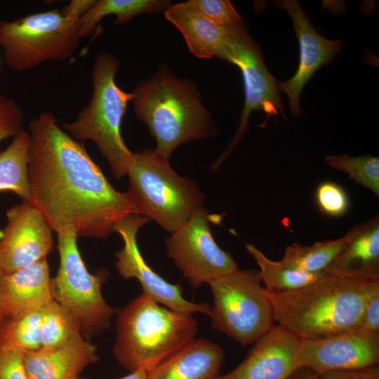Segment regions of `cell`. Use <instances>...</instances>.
<instances>
[{
  "label": "cell",
  "mask_w": 379,
  "mask_h": 379,
  "mask_svg": "<svg viewBox=\"0 0 379 379\" xmlns=\"http://www.w3.org/2000/svg\"><path fill=\"white\" fill-rule=\"evenodd\" d=\"M29 202L57 234L105 239L124 218L138 215L129 194L116 190L82 142L51 112L29 121Z\"/></svg>",
  "instance_id": "6da1fadb"
},
{
  "label": "cell",
  "mask_w": 379,
  "mask_h": 379,
  "mask_svg": "<svg viewBox=\"0 0 379 379\" xmlns=\"http://www.w3.org/2000/svg\"><path fill=\"white\" fill-rule=\"evenodd\" d=\"M379 279L356 280L323 272L312 283L289 291L266 290L276 324L300 340L357 329L368 296Z\"/></svg>",
  "instance_id": "7a4b0ae2"
},
{
  "label": "cell",
  "mask_w": 379,
  "mask_h": 379,
  "mask_svg": "<svg viewBox=\"0 0 379 379\" xmlns=\"http://www.w3.org/2000/svg\"><path fill=\"white\" fill-rule=\"evenodd\" d=\"M192 313L162 307L142 293L117 313L113 354L132 372L150 371L195 339Z\"/></svg>",
  "instance_id": "3957f363"
},
{
  "label": "cell",
  "mask_w": 379,
  "mask_h": 379,
  "mask_svg": "<svg viewBox=\"0 0 379 379\" xmlns=\"http://www.w3.org/2000/svg\"><path fill=\"white\" fill-rule=\"evenodd\" d=\"M133 94L135 116L156 140L154 151L166 159L180 145L210 133V116L196 88L169 71L140 82Z\"/></svg>",
  "instance_id": "277c9868"
},
{
  "label": "cell",
  "mask_w": 379,
  "mask_h": 379,
  "mask_svg": "<svg viewBox=\"0 0 379 379\" xmlns=\"http://www.w3.org/2000/svg\"><path fill=\"white\" fill-rule=\"evenodd\" d=\"M119 68L118 60L110 53L97 55L92 69L90 101L74 121L64 126L77 140H91L96 145L117 179L128 174L134 156L121 133L122 120L133 94L117 86L115 77Z\"/></svg>",
  "instance_id": "5b68a950"
},
{
  "label": "cell",
  "mask_w": 379,
  "mask_h": 379,
  "mask_svg": "<svg viewBox=\"0 0 379 379\" xmlns=\"http://www.w3.org/2000/svg\"><path fill=\"white\" fill-rule=\"evenodd\" d=\"M131 197L140 215L170 233L203 208L204 197L189 178L179 175L168 159L154 150L134 153L127 174Z\"/></svg>",
  "instance_id": "8992f818"
},
{
  "label": "cell",
  "mask_w": 379,
  "mask_h": 379,
  "mask_svg": "<svg viewBox=\"0 0 379 379\" xmlns=\"http://www.w3.org/2000/svg\"><path fill=\"white\" fill-rule=\"evenodd\" d=\"M79 21L60 10L32 13L0 21V47L6 65L17 72L45 62L69 59L79 44Z\"/></svg>",
  "instance_id": "52a82bcc"
},
{
  "label": "cell",
  "mask_w": 379,
  "mask_h": 379,
  "mask_svg": "<svg viewBox=\"0 0 379 379\" xmlns=\"http://www.w3.org/2000/svg\"><path fill=\"white\" fill-rule=\"evenodd\" d=\"M60 266L53 279L54 300L73 317L87 339L107 329L119 312L102 294L109 276L105 268L91 274L79 253L74 232L58 233Z\"/></svg>",
  "instance_id": "ba28073f"
},
{
  "label": "cell",
  "mask_w": 379,
  "mask_h": 379,
  "mask_svg": "<svg viewBox=\"0 0 379 379\" xmlns=\"http://www.w3.org/2000/svg\"><path fill=\"white\" fill-rule=\"evenodd\" d=\"M258 270L235 272L209 284L211 326L242 346L254 343L275 324Z\"/></svg>",
  "instance_id": "9c48e42d"
},
{
  "label": "cell",
  "mask_w": 379,
  "mask_h": 379,
  "mask_svg": "<svg viewBox=\"0 0 379 379\" xmlns=\"http://www.w3.org/2000/svg\"><path fill=\"white\" fill-rule=\"evenodd\" d=\"M223 60L240 69L244 79L245 102L237 133L213 165L215 169L220 166L241 140L253 112L262 111L267 117L279 113L284 117L278 80L268 71L258 46L241 22L231 27L228 48Z\"/></svg>",
  "instance_id": "30bf717a"
},
{
  "label": "cell",
  "mask_w": 379,
  "mask_h": 379,
  "mask_svg": "<svg viewBox=\"0 0 379 379\" xmlns=\"http://www.w3.org/2000/svg\"><path fill=\"white\" fill-rule=\"evenodd\" d=\"M214 218L203 208L165 240L168 256L194 288L239 269L213 237L210 222Z\"/></svg>",
  "instance_id": "8fae6325"
},
{
  "label": "cell",
  "mask_w": 379,
  "mask_h": 379,
  "mask_svg": "<svg viewBox=\"0 0 379 379\" xmlns=\"http://www.w3.org/2000/svg\"><path fill=\"white\" fill-rule=\"evenodd\" d=\"M149 220L140 215H131L114 227L124 242L123 248L116 253L115 265L119 275L125 279H137L142 293L158 304L180 312H201L209 314L211 306L206 303H196L186 300L182 295L180 284H173L156 273L145 262L137 243L139 230Z\"/></svg>",
  "instance_id": "7c38bea8"
},
{
  "label": "cell",
  "mask_w": 379,
  "mask_h": 379,
  "mask_svg": "<svg viewBox=\"0 0 379 379\" xmlns=\"http://www.w3.org/2000/svg\"><path fill=\"white\" fill-rule=\"evenodd\" d=\"M7 223L0 232V268L10 273L46 259L53 246V230L29 201L6 211Z\"/></svg>",
  "instance_id": "4fadbf2b"
},
{
  "label": "cell",
  "mask_w": 379,
  "mask_h": 379,
  "mask_svg": "<svg viewBox=\"0 0 379 379\" xmlns=\"http://www.w3.org/2000/svg\"><path fill=\"white\" fill-rule=\"evenodd\" d=\"M300 366L317 374L379 364V333L354 329L312 340H300Z\"/></svg>",
  "instance_id": "5bb4252c"
},
{
  "label": "cell",
  "mask_w": 379,
  "mask_h": 379,
  "mask_svg": "<svg viewBox=\"0 0 379 379\" xmlns=\"http://www.w3.org/2000/svg\"><path fill=\"white\" fill-rule=\"evenodd\" d=\"M281 5L293 24L299 43L300 62L295 74L286 81H277V86L280 92L288 96L291 113L298 117L301 112L300 96L305 85L320 67L335 58L342 43L321 35L298 1L285 0L281 1Z\"/></svg>",
  "instance_id": "9a60e30c"
},
{
  "label": "cell",
  "mask_w": 379,
  "mask_h": 379,
  "mask_svg": "<svg viewBox=\"0 0 379 379\" xmlns=\"http://www.w3.org/2000/svg\"><path fill=\"white\" fill-rule=\"evenodd\" d=\"M300 340L274 324L259 338L245 359L218 379H289L300 368Z\"/></svg>",
  "instance_id": "2e32d148"
},
{
  "label": "cell",
  "mask_w": 379,
  "mask_h": 379,
  "mask_svg": "<svg viewBox=\"0 0 379 379\" xmlns=\"http://www.w3.org/2000/svg\"><path fill=\"white\" fill-rule=\"evenodd\" d=\"M53 300V279L47 259L3 273L0 283L1 322L39 310Z\"/></svg>",
  "instance_id": "e0dca14e"
},
{
  "label": "cell",
  "mask_w": 379,
  "mask_h": 379,
  "mask_svg": "<svg viewBox=\"0 0 379 379\" xmlns=\"http://www.w3.org/2000/svg\"><path fill=\"white\" fill-rule=\"evenodd\" d=\"M97 350L79 333L60 347L22 352L30 379H77L86 368L99 359Z\"/></svg>",
  "instance_id": "ac0fdd59"
},
{
  "label": "cell",
  "mask_w": 379,
  "mask_h": 379,
  "mask_svg": "<svg viewBox=\"0 0 379 379\" xmlns=\"http://www.w3.org/2000/svg\"><path fill=\"white\" fill-rule=\"evenodd\" d=\"M164 14L182 33L191 53L199 58H224L232 26L224 27L209 20L194 8L192 0L171 4Z\"/></svg>",
  "instance_id": "d6986e66"
},
{
  "label": "cell",
  "mask_w": 379,
  "mask_h": 379,
  "mask_svg": "<svg viewBox=\"0 0 379 379\" xmlns=\"http://www.w3.org/2000/svg\"><path fill=\"white\" fill-rule=\"evenodd\" d=\"M347 244L324 272L356 280L379 279V218L351 229Z\"/></svg>",
  "instance_id": "ffe728a7"
},
{
  "label": "cell",
  "mask_w": 379,
  "mask_h": 379,
  "mask_svg": "<svg viewBox=\"0 0 379 379\" xmlns=\"http://www.w3.org/2000/svg\"><path fill=\"white\" fill-rule=\"evenodd\" d=\"M225 354L206 339H194L147 372L148 379H218Z\"/></svg>",
  "instance_id": "44dd1931"
},
{
  "label": "cell",
  "mask_w": 379,
  "mask_h": 379,
  "mask_svg": "<svg viewBox=\"0 0 379 379\" xmlns=\"http://www.w3.org/2000/svg\"><path fill=\"white\" fill-rule=\"evenodd\" d=\"M171 4V1L166 0H95L79 21V37L91 34L107 15H114L115 23L124 24L140 14L165 11Z\"/></svg>",
  "instance_id": "7402d4cb"
},
{
  "label": "cell",
  "mask_w": 379,
  "mask_h": 379,
  "mask_svg": "<svg viewBox=\"0 0 379 379\" xmlns=\"http://www.w3.org/2000/svg\"><path fill=\"white\" fill-rule=\"evenodd\" d=\"M29 135L23 129L0 152V192L11 191L29 201Z\"/></svg>",
  "instance_id": "603a6c76"
},
{
  "label": "cell",
  "mask_w": 379,
  "mask_h": 379,
  "mask_svg": "<svg viewBox=\"0 0 379 379\" xmlns=\"http://www.w3.org/2000/svg\"><path fill=\"white\" fill-rule=\"evenodd\" d=\"M351 235L350 230L337 239L317 242L310 246L293 244L286 248L281 261L297 270L311 274L321 273L343 250Z\"/></svg>",
  "instance_id": "cb8c5ba5"
},
{
  "label": "cell",
  "mask_w": 379,
  "mask_h": 379,
  "mask_svg": "<svg viewBox=\"0 0 379 379\" xmlns=\"http://www.w3.org/2000/svg\"><path fill=\"white\" fill-rule=\"evenodd\" d=\"M246 248L259 267L262 284L267 291L283 292L299 289L317 280L323 273L311 274L289 267L281 260L268 258L252 244H246Z\"/></svg>",
  "instance_id": "d4e9b609"
},
{
  "label": "cell",
  "mask_w": 379,
  "mask_h": 379,
  "mask_svg": "<svg viewBox=\"0 0 379 379\" xmlns=\"http://www.w3.org/2000/svg\"><path fill=\"white\" fill-rule=\"evenodd\" d=\"M41 309L3 321L0 324V348L21 352L40 349Z\"/></svg>",
  "instance_id": "484cf974"
},
{
  "label": "cell",
  "mask_w": 379,
  "mask_h": 379,
  "mask_svg": "<svg viewBox=\"0 0 379 379\" xmlns=\"http://www.w3.org/2000/svg\"><path fill=\"white\" fill-rule=\"evenodd\" d=\"M41 348L60 347L81 333L73 317L55 300L41 309Z\"/></svg>",
  "instance_id": "4316f807"
},
{
  "label": "cell",
  "mask_w": 379,
  "mask_h": 379,
  "mask_svg": "<svg viewBox=\"0 0 379 379\" xmlns=\"http://www.w3.org/2000/svg\"><path fill=\"white\" fill-rule=\"evenodd\" d=\"M325 160L331 168L346 173L358 184L379 196L378 157L371 155H327Z\"/></svg>",
  "instance_id": "83f0119b"
},
{
  "label": "cell",
  "mask_w": 379,
  "mask_h": 379,
  "mask_svg": "<svg viewBox=\"0 0 379 379\" xmlns=\"http://www.w3.org/2000/svg\"><path fill=\"white\" fill-rule=\"evenodd\" d=\"M315 202L319 211L329 217H340L348 211L350 200L346 191L338 183L324 181L316 188Z\"/></svg>",
  "instance_id": "f1b7e54d"
},
{
  "label": "cell",
  "mask_w": 379,
  "mask_h": 379,
  "mask_svg": "<svg viewBox=\"0 0 379 379\" xmlns=\"http://www.w3.org/2000/svg\"><path fill=\"white\" fill-rule=\"evenodd\" d=\"M194 8L205 18L224 27L241 22V18L230 1L192 0Z\"/></svg>",
  "instance_id": "f546056e"
},
{
  "label": "cell",
  "mask_w": 379,
  "mask_h": 379,
  "mask_svg": "<svg viewBox=\"0 0 379 379\" xmlns=\"http://www.w3.org/2000/svg\"><path fill=\"white\" fill-rule=\"evenodd\" d=\"M25 115L20 106L13 100L0 93V142L14 138L23 128Z\"/></svg>",
  "instance_id": "4dcf8cb0"
},
{
  "label": "cell",
  "mask_w": 379,
  "mask_h": 379,
  "mask_svg": "<svg viewBox=\"0 0 379 379\" xmlns=\"http://www.w3.org/2000/svg\"><path fill=\"white\" fill-rule=\"evenodd\" d=\"M0 379H30L21 351L0 348Z\"/></svg>",
  "instance_id": "1f68e13d"
},
{
  "label": "cell",
  "mask_w": 379,
  "mask_h": 379,
  "mask_svg": "<svg viewBox=\"0 0 379 379\" xmlns=\"http://www.w3.org/2000/svg\"><path fill=\"white\" fill-rule=\"evenodd\" d=\"M358 329L379 333V286L367 298Z\"/></svg>",
  "instance_id": "d6a6232c"
},
{
  "label": "cell",
  "mask_w": 379,
  "mask_h": 379,
  "mask_svg": "<svg viewBox=\"0 0 379 379\" xmlns=\"http://www.w3.org/2000/svg\"><path fill=\"white\" fill-rule=\"evenodd\" d=\"M318 375L319 379H379V364L357 369L328 371Z\"/></svg>",
  "instance_id": "836d02e7"
},
{
  "label": "cell",
  "mask_w": 379,
  "mask_h": 379,
  "mask_svg": "<svg viewBox=\"0 0 379 379\" xmlns=\"http://www.w3.org/2000/svg\"><path fill=\"white\" fill-rule=\"evenodd\" d=\"M95 0H72L60 10L68 18L79 20L93 6Z\"/></svg>",
  "instance_id": "e575fe53"
},
{
  "label": "cell",
  "mask_w": 379,
  "mask_h": 379,
  "mask_svg": "<svg viewBox=\"0 0 379 379\" xmlns=\"http://www.w3.org/2000/svg\"><path fill=\"white\" fill-rule=\"evenodd\" d=\"M289 379H319V375L312 370L301 366L293 373Z\"/></svg>",
  "instance_id": "d590c367"
},
{
  "label": "cell",
  "mask_w": 379,
  "mask_h": 379,
  "mask_svg": "<svg viewBox=\"0 0 379 379\" xmlns=\"http://www.w3.org/2000/svg\"><path fill=\"white\" fill-rule=\"evenodd\" d=\"M120 379H148L147 372L142 370L134 371Z\"/></svg>",
  "instance_id": "8d00e7d4"
},
{
  "label": "cell",
  "mask_w": 379,
  "mask_h": 379,
  "mask_svg": "<svg viewBox=\"0 0 379 379\" xmlns=\"http://www.w3.org/2000/svg\"><path fill=\"white\" fill-rule=\"evenodd\" d=\"M2 274H3V272L0 268V283H1V279ZM1 312H0V324H1Z\"/></svg>",
  "instance_id": "74e56055"
},
{
  "label": "cell",
  "mask_w": 379,
  "mask_h": 379,
  "mask_svg": "<svg viewBox=\"0 0 379 379\" xmlns=\"http://www.w3.org/2000/svg\"><path fill=\"white\" fill-rule=\"evenodd\" d=\"M77 379H87V378H82V377H79Z\"/></svg>",
  "instance_id": "f35d334b"
}]
</instances>
